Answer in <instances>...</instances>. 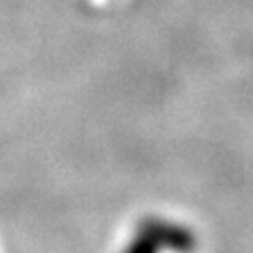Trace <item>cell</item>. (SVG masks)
I'll use <instances>...</instances> for the list:
<instances>
[{
    "mask_svg": "<svg viewBox=\"0 0 253 253\" xmlns=\"http://www.w3.org/2000/svg\"><path fill=\"white\" fill-rule=\"evenodd\" d=\"M136 231L152 239L158 249L171 251V253H194L198 247V237L196 233L171 219H164L158 215H148L138 221Z\"/></svg>",
    "mask_w": 253,
    "mask_h": 253,
    "instance_id": "obj_1",
    "label": "cell"
},
{
    "mask_svg": "<svg viewBox=\"0 0 253 253\" xmlns=\"http://www.w3.org/2000/svg\"><path fill=\"white\" fill-rule=\"evenodd\" d=\"M122 253H162V251L158 249V245L152 239H148L146 235L134 231L132 239L124 245Z\"/></svg>",
    "mask_w": 253,
    "mask_h": 253,
    "instance_id": "obj_2",
    "label": "cell"
}]
</instances>
